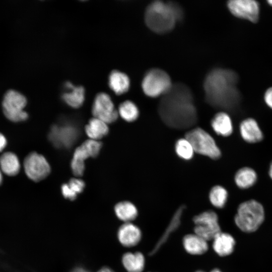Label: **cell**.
I'll list each match as a JSON object with an SVG mask.
<instances>
[{
  "instance_id": "cell-1",
  "label": "cell",
  "mask_w": 272,
  "mask_h": 272,
  "mask_svg": "<svg viewBox=\"0 0 272 272\" xmlns=\"http://www.w3.org/2000/svg\"><path fill=\"white\" fill-rule=\"evenodd\" d=\"M158 113L168 127L177 129L192 127L197 121V114L192 92L185 84H173L164 94L158 105Z\"/></svg>"
},
{
  "instance_id": "cell-2",
  "label": "cell",
  "mask_w": 272,
  "mask_h": 272,
  "mask_svg": "<svg viewBox=\"0 0 272 272\" xmlns=\"http://www.w3.org/2000/svg\"><path fill=\"white\" fill-rule=\"evenodd\" d=\"M236 82V76L232 71L223 69L212 70L203 83L206 101L216 108L231 107L237 96Z\"/></svg>"
},
{
  "instance_id": "cell-3",
  "label": "cell",
  "mask_w": 272,
  "mask_h": 272,
  "mask_svg": "<svg viewBox=\"0 0 272 272\" xmlns=\"http://www.w3.org/2000/svg\"><path fill=\"white\" fill-rule=\"evenodd\" d=\"M182 16V10L179 5L172 2L156 1L147 7L145 19L152 30L163 33L171 30Z\"/></svg>"
},
{
  "instance_id": "cell-4",
  "label": "cell",
  "mask_w": 272,
  "mask_h": 272,
  "mask_svg": "<svg viewBox=\"0 0 272 272\" xmlns=\"http://www.w3.org/2000/svg\"><path fill=\"white\" fill-rule=\"evenodd\" d=\"M264 219V211L262 206L258 201L251 199L239 206L234 220L241 231L250 233L259 228Z\"/></svg>"
},
{
  "instance_id": "cell-5",
  "label": "cell",
  "mask_w": 272,
  "mask_h": 272,
  "mask_svg": "<svg viewBox=\"0 0 272 272\" xmlns=\"http://www.w3.org/2000/svg\"><path fill=\"white\" fill-rule=\"evenodd\" d=\"M185 138L191 144L195 153L212 159H217L221 156V151L213 138L200 127H195L188 130Z\"/></svg>"
},
{
  "instance_id": "cell-6",
  "label": "cell",
  "mask_w": 272,
  "mask_h": 272,
  "mask_svg": "<svg viewBox=\"0 0 272 272\" xmlns=\"http://www.w3.org/2000/svg\"><path fill=\"white\" fill-rule=\"evenodd\" d=\"M168 74L160 69L150 70L145 74L142 84L145 94L151 97H157L167 93L172 86Z\"/></svg>"
},
{
  "instance_id": "cell-7",
  "label": "cell",
  "mask_w": 272,
  "mask_h": 272,
  "mask_svg": "<svg viewBox=\"0 0 272 272\" xmlns=\"http://www.w3.org/2000/svg\"><path fill=\"white\" fill-rule=\"evenodd\" d=\"M27 100L24 95L15 90L8 91L4 96L2 106L6 117L11 121H24L28 117L24 110Z\"/></svg>"
},
{
  "instance_id": "cell-8",
  "label": "cell",
  "mask_w": 272,
  "mask_h": 272,
  "mask_svg": "<svg viewBox=\"0 0 272 272\" xmlns=\"http://www.w3.org/2000/svg\"><path fill=\"white\" fill-rule=\"evenodd\" d=\"M193 222L195 224L194 233L207 241L213 240L221 232L218 217L213 211H206L194 216Z\"/></svg>"
},
{
  "instance_id": "cell-9",
  "label": "cell",
  "mask_w": 272,
  "mask_h": 272,
  "mask_svg": "<svg viewBox=\"0 0 272 272\" xmlns=\"http://www.w3.org/2000/svg\"><path fill=\"white\" fill-rule=\"evenodd\" d=\"M101 147V142L89 139L75 150L71 163L72 170L75 176L83 175L85 170V161L90 157H96Z\"/></svg>"
},
{
  "instance_id": "cell-10",
  "label": "cell",
  "mask_w": 272,
  "mask_h": 272,
  "mask_svg": "<svg viewBox=\"0 0 272 272\" xmlns=\"http://www.w3.org/2000/svg\"><path fill=\"white\" fill-rule=\"evenodd\" d=\"M24 168L28 177L34 181L44 179L50 172V167L46 159L36 152L30 153L25 158Z\"/></svg>"
},
{
  "instance_id": "cell-11",
  "label": "cell",
  "mask_w": 272,
  "mask_h": 272,
  "mask_svg": "<svg viewBox=\"0 0 272 272\" xmlns=\"http://www.w3.org/2000/svg\"><path fill=\"white\" fill-rule=\"evenodd\" d=\"M92 113L94 117L107 124L116 121L119 115L110 97L105 93H99L96 96L92 106Z\"/></svg>"
},
{
  "instance_id": "cell-12",
  "label": "cell",
  "mask_w": 272,
  "mask_h": 272,
  "mask_svg": "<svg viewBox=\"0 0 272 272\" xmlns=\"http://www.w3.org/2000/svg\"><path fill=\"white\" fill-rule=\"evenodd\" d=\"M228 7L235 16L256 22L259 17V7L253 0H231L228 2Z\"/></svg>"
},
{
  "instance_id": "cell-13",
  "label": "cell",
  "mask_w": 272,
  "mask_h": 272,
  "mask_svg": "<svg viewBox=\"0 0 272 272\" xmlns=\"http://www.w3.org/2000/svg\"><path fill=\"white\" fill-rule=\"evenodd\" d=\"M78 137L76 128L69 125H54L51 129L49 138L58 147L67 148L73 145Z\"/></svg>"
},
{
  "instance_id": "cell-14",
  "label": "cell",
  "mask_w": 272,
  "mask_h": 272,
  "mask_svg": "<svg viewBox=\"0 0 272 272\" xmlns=\"http://www.w3.org/2000/svg\"><path fill=\"white\" fill-rule=\"evenodd\" d=\"M118 238L124 246L131 247L137 245L142 238L140 229L131 222L124 223L118 231Z\"/></svg>"
},
{
  "instance_id": "cell-15",
  "label": "cell",
  "mask_w": 272,
  "mask_h": 272,
  "mask_svg": "<svg viewBox=\"0 0 272 272\" xmlns=\"http://www.w3.org/2000/svg\"><path fill=\"white\" fill-rule=\"evenodd\" d=\"M182 243L185 251L191 255L203 254L209 249L208 241L195 233L184 236Z\"/></svg>"
},
{
  "instance_id": "cell-16",
  "label": "cell",
  "mask_w": 272,
  "mask_h": 272,
  "mask_svg": "<svg viewBox=\"0 0 272 272\" xmlns=\"http://www.w3.org/2000/svg\"><path fill=\"white\" fill-rule=\"evenodd\" d=\"M240 131L243 140L248 143H257L263 138L262 132L257 122L251 118L242 121L240 125Z\"/></svg>"
},
{
  "instance_id": "cell-17",
  "label": "cell",
  "mask_w": 272,
  "mask_h": 272,
  "mask_svg": "<svg viewBox=\"0 0 272 272\" xmlns=\"http://www.w3.org/2000/svg\"><path fill=\"white\" fill-rule=\"evenodd\" d=\"M213 241V249L219 256H226L233 252L235 241L229 233L221 232L215 236Z\"/></svg>"
},
{
  "instance_id": "cell-18",
  "label": "cell",
  "mask_w": 272,
  "mask_h": 272,
  "mask_svg": "<svg viewBox=\"0 0 272 272\" xmlns=\"http://www.w3.org/2000/svg\"><path fill=\"white\" fill-rule=\"evenodd\" d=\"M214 131L223 137L230 135L233 131V125L230 116L225 112L217 113L211 121Z\"/></svg>"
},
{
  "instance_id": "cell-19",
  "label": "cell",
  "mask_w": 272,
  "mask_h": 272,
  "mask_svg": "<svg viewBox=\"0 0 272 272\" xmlns=\"http://www.w3.org/2000/svg\"><path fill=\"white\" fill-rule=\"evenodd\" d=\"M185 208L184 205H182L176 210L168 227L166 229L160 239L158 241L154 247L150 252V255L151 256L155 254L167 240L170 233H172L178 228L180 224L181 216Z\"/></svg>"
},
{
  "instance_id": "cell-20",
  "label": "cell",
  "mask_w": 272,
  "mask_h": 272,
  "mask_svg": "<svg viewBox=\"0 0 272 272\" xmlns=\"http://www.w3.org/2000/svg\"><path fill=\"white\" fill-rule=\"evenodd\" d=\"M122 262L128 272H142L145 266V256L140 252L125 253Z\"/></svg>"
},
{
  "instance_id": "cell-21",
  "label": "cell",
  "mask_w": 272,
  "mask_h": 272,
  "mask_svg": "<svg viewBox=\"0 0 272 272\" xmlns=\"http://www.w3.org/2000/svg\"><path fill=\"white\" fill-rule=\"evenodd\" d=\"M109 85L115 94H122L129 89V79L125 74L118 71H113L109 77Z\"/></svg>"
},
{
  "instance_id": "cell-22",
  "label": "cell",
  "mask_w": 272,
  "mask_h": 272,
  "mask_svg": "<svg viewBox=\"0 0 272 272\" xmlns=\"http://www.w3.org/2000/svg\"><path fill=\"white\" fill-rule=\"evenodd\" d=\"M85 130L90 140L98 141L108 133L109 128L106 123L94 117L86 125Z\"/></svg>"
},
{
  "instance_id": "cell-23",
  "label": "cell",
  "mask_w": 272,
  "mask_h": 272,
  "mask_svg": "<svg viewBox=\"0 0 272 272\" xmlns=\"http://www.w3.org/2000/svg\"><path fill=\"white\" fill-rule=\"evenodd\" d=\"M20 163L17 155L12 152H6L0 157L2 171L9 176L17 175L20 170Z\"/></svg>"
},
{
  "instance_id": "cell-24",
  "label": "cell",
  "mask_w": 272,
  "mask_h": 272,
  "mask_svg": "<svg viewBox=\"0 0 272 272\" xmlns=\"http://www.w3.org/2000/svg\"><path fill=\"white\" fill-rule=\"evenodd\" d=\"M114 210L117 217L125 223L131 222L138 214L136 207L128 201L118 202L115 205Z\"/></svg>"
},
{
  "instance_id": "cell-25",
  "label": "cell",
  "mask_w": 272,
  "mask_h": 272,
  "mask_svg": "<svg viewBox=\"0 0 272 272\" xmlns=\"http://www.w3.org/2000/svg\"><path fill=\"white\" fill-rule=\"evenodd\" d=\"M257 179L255 171L249 167L240 169L235 176L236 185L240 188L246 189L254 184Z\"/></svg>"
},
{
  "instance_id": "cell-26",
  "label": "cell",
  "mask_w": 272,
  "mask_h": 272,
  "mask_svg": "<svg viewBox=\"0 0 272 272\" xmlns=\"http://www.w3.org/2000/svg\"><path fill=\"white\" fill-rule=\"evenodd\" d=\"M85 184L82 180L79 178H72L67 183L62 184L61 192L63 196L70 200H74L78 194L81 193Z\"/></svg>"
},
{
  "instance_id": "cell-27",
  "label": "cell",
  "mask_w": 272,
  "mask_h": 272,
  "mask_svg": "<svg viewBox=\"0 0 272 272\" xmlns=\"http://www.w3.org/2000/svg\"><path fill=\"white\" fill-rule=\"evenodd\" d=\"M71 92L64 93L62 98L64 102L73 108H77L83 105L85 99V90L82 86L75 87Z\"/></svg>"
},
{
  "instance_id": "cell-28",
  "label": "cell",
  "mask_w": 272,
  "mask_h": 272,
  "mask_svg": "<svg viewBox=\"0 0 272 272\" xmlns=\"http://www.w3.org/2000/svg\"><path fill=\"white\" fill-rule=\"evenodd\" d=\"M118 112L120 117L127 122L135 121L139 115L138 107L133 102L129 100L125 101L120 104Z\"/></svg>"
},
{
  "instance_id": "cell-29",
  "label": "cell",
  "mask_w": 272,
  "mask_h": 272,
  "mask_svg": "<svg viewBox=\"0 0 272 272\" xmlns=\"http://www.w3.org/2000/svg\"><path fill=\"white\" fill-rule=\"evenodd\" d=\"M228 195V192L224 187L216 185L210 191L209 200L214 207L222 208L227 202Z\"/></svg>"
},
{
  "instance_id": "cell-30",
  "label": "cell",
  "mask_w": 272,
  "mask_h": 272,
  "mask_svg": "<svg viewBox=\"0 0 272 272\" xmlns=\"http://www.w3.org/2000/svg\"><path fill=\"white\" fill-rule=\"evenodd\" d=\"M175 149L178 157L185 160L192 159L195 152L191 144L185 138L176 141Z\"/></svg>"
},
{
  "instance_id": "cell-31",
  "label": "cell",
  "mask_w": 272,
  "mask_h": 272,
  "mask_svg": "<svg viewBox=\"0 0 272 272\" xmlns=\"http://www.w3.org/2000/svg\"><path fill=\"white\" fill-rule=\"evenodd\" d=\"M264 99L266 104L272 109V87L269 88L265 91Z\"/></svg>"
},
{
  "instance_id": "cell-32",
  "label": "cell",
  "mask_w": 272,
  "mask_h": 272,
  "mask_svg": "<svg viewBox=\"0 0 272 272\" xmlns=\"http://www.w3.org/2000/svg\"><path fill=\"white\" fill-rule=\"evenodd\" d=\"M7 140L5 137L0 133V152L3 151L7 146Z\"/></svg>"
},
{
  "instance_id": "cell-33",
  "label": "cell",
  "mask_w": 272,
  "mask_h": 272,
  "mask_svg": "<svg viewBox=\"0 0 272 272\" xmlns=\"http://www.w3.org/2000/svg\"><path fill=\"white\" fill-rule=\"evenodd\" d=\"M98 272H114V271L110 268L105 267L100 269Z\"/></svg>"
},
{
  "instance_id": "cell-34",
  "label": "cell",
  "mask_w": 272,
  "mask_h": 272,
  "mask_svg": "<svg viewBox=\"0 0 272 272\" xmlns=\"http://www.w3.org/2000/svg\"><path fill=\"white\" fill-rule=\"evenodd\" d=\"M71 272H89L85 269L81 267H78L75 269H74L73 270H72Z\"/></svg>"
},
{
  "instance_id": "cell-35",
  "label": "cell",
  "mask_w": 272,
  "mask_h": 272,
  "mask_svg": "<svg viewBox=\"0 0 272 272\" xmlns=\"http://www.w3.org/2000/svg\"><path fill=\"white\" fill-rule=\"evenodd\" d=\"M269 175L271 179H272V162L270 165L269 169Z\"/></svg>"
},
{
  "instance_id": "cell-36",
  "label": "cell",
  "mask_w": 272,
  "mask_h": 272,
  "mask_svg": "<svg viewBox=\"0 0 272 272\" xmlns=\"http://www.w3.org/2000/svg\"><path fill=\"white\" fill-rule=\"evenodd\" d=\"M211 272H222V271L218 268H215L212 270Z\"/></svg>"
},
{
  "instance_id": "cell-37",
  "label": "cell",
  "mask_w": 272,
  "mask_h": 272,
  "mask_svg": "<svg viewBox=\"0 0 272 272\" xmlns=\"http://www.w3.org/2000/svg\"><path fill=\"white\" fill-rule=\"evenodd\" d=\"M1 171H2L1 170H0V185L2 183V181H3V176H2Z\"/></svg>"
},
{
  "instance_id": "cell-38",
  "label": "cell",
  "mask_w": 272,
  "mask_h": 272,
  "mask_svg": "<svg viewBox=\"0 0 272 272\" xmlns=\"http://www.w3.org/2000/svg\"><path fill=\"white\" fill-rule=\"evenodd\" d=\"M267 2L270 6H272V0L267 1Z\"/></svg>"
},
{
  "instance_id": "cell-39",
  "label": "cell",
  "mask_w": 272,
  "mask_h": 272,
  "mask_svg": "<svg viewBox=\"0 0 272 272\" xmlns=\"http://www.w3.org/2000/svg\"><path fill=\"white\" fill-rule=\"evenodd\" d=\"M195 272H205V271H202V270H197V271H196Z\"/></svg>"
}]
</instances>
